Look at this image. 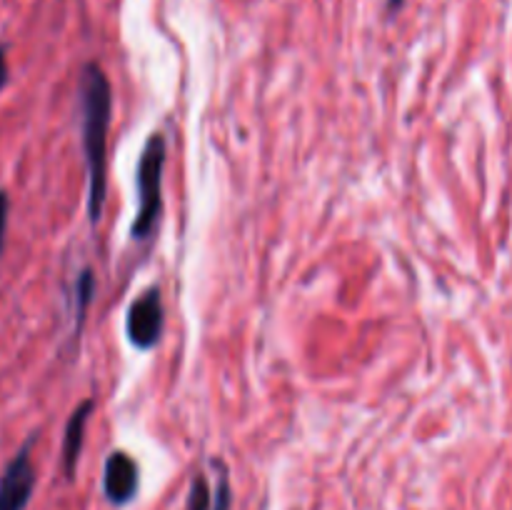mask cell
<instances>
[{"label":"cell","instance_id":"obj_1","mask_svg":"<svg viewBox=\"0 0 512 510\" xmlns=\"http://www.w3.org/2000/svg\"><path fill=\"white\" fill-rule=\"evenodd\" d=\"M80 130H83L85 165H88L90 225L100 223L108 175V128L113 118V88L100 65L88 63L80 75Z\"/></svg>","mask_w":512,"mask_h":510},{"label":"cell","instance_id":"obj_2","mask_svg":"<svg viewBox=\"0 0 512 510\" xmlns=\"http://www.w3.org/2000/svg\"><path fill=\"white\" fill-rule=\"evenodd\" d=\"M168 145L160 133H153L140 153L135 183H138V213H135L130 235L133 240H148L163 213V170Z\"/></svg>","mask_w":512,"mask_h":510},{"label":"cell","instance_id":"obj_3","mask_svg":"<svg viewBox=\"0 0 512 510\" xmlns=\"http://www.w3.org/2000/svg\"><path fill=\"white\" fill-rule=\"evenodd\" d=\"M165 325L163 295L158 285L145 290L138 300H133L125 318V330H128L130 343L138 350H153L160 343Z\"/></svg>","mask_w":512,"mask_h":510},{"label":"cell","instance_id":"obj_4","mask_svg":"<svg viewBox=\"0 0 512 510\" xmlns=\"http://www.w3.org/2000/svg\"><path fill=\"white\" fill-rule=\"evenodd\" d=\"M35 438H28L0 475V510H25L35 490V468L30 450Z\"/></svg>","mask_w":512,"mask_h":510},{"label":"cell","instance_id":"obj_5","mask_svg":"<svg viewBox=\"0 0 512 510\" xmlns=\"http://www.w3.org/2000/svg\"><path fill=\"white\" fill-rule=\"evenodd\" d=\"M105 498L115 508H123L138 493V463L125 450H115L108 455L103 470Z\"/></svg>","mask_w":512,"mask_h":510},{"label":"cell","instance_id":"obj_6","mask_svg":"<svg viewBox=\"0 0 512 510\" xmlns=\"http://www.w3.org/2000/svg\"><path fill=\"white\" fill-rule=\"evenodd\" d=\"M95 408L93 398H85L78 408L70 413L68 425H65V435H63V470L65 478L73 480L75 478V468H78L80 460V450H83V438H85V425H88L90 413Z\"/></svg>","mask_w":512,"mask_h":510},{"label":"cell","instance_id":"obj_7","mask_svg":"<svg viewBox=\"0 0 512 510\" xmlns=\"http://www.w3.org/2000/svg\"><path fill=\"white\" fill-rule=\"evenodd\" d=\"M75 298H78V323H75V333H80V325H83L85 313H88L90 303H93L95 298V275L90 268H83V273L78 275Z\"/></svg>","mask_w":512,"mask_h":510},{"label":"cell","instance_id":"obj_8","mask_svg":"<svg viewBox=\"0 0 512 510\" xmlns=\"http://www.w3.org/2000/svg\"><path fill=\"white\" fill-rule=\"evenodd\" d=\"M188 510H210V485L205 475H195L188 493Z\"/></svg>","mask_w":512,"mask_h":510},{"label":"cell","instance_id":"obj_9","mask_svg":"<svg viewBox=\"0 0 512 510\" xmlns=\"http://www.w3.org/2000/svg\"><path fill=\"white\" fill-rule=\"evenodd\" d=\"M215 465H218L220 475H218V488H215V508L213 510H230V505H233V490H230L228 470H225L223 463H215Z\"/></svg>","mask_w":512,"mask_h":510},{"label":"cell","instance_id":"obj_10","mask_svg":"<svg viewBox=\"0 0 512 510\" xmlns=\"http://www.w3.org/2000/svg\"><path fill=\"white\" fill-rule=\"evenodd\" d=\"M8 215H10V198L5 190H0V253L5 245V230H8Z\"/></svg>","mask_w":512,"mask_h":510},{"label":"cell","instance_id":"obj_11","mask_svg":"<svg viewBox=\"0 0 512 510\" xmlns=\"http://www.w3.org/2000/svg\"><path fill=\"white\" fill-rule=\"evenodd\" d=\"M8 50H5V45H0V90L5 88V85H8V80H10V70H8Z\"/></svg>","mask_w":512,"mask_h":510},{"label":"cell","instance_id":"obj_12","mask_svg":"<svg viewBox=\"0 0 512 510\" xmlns=\"http://www.w3.org/2000/svg\"><path fill=\"white\" fill-rule=\"evenodd\" d=\"M400 3H403V0H390V10H398Z\"/></svg>","mask_w":512,"mask_h":510}]
</instances>
